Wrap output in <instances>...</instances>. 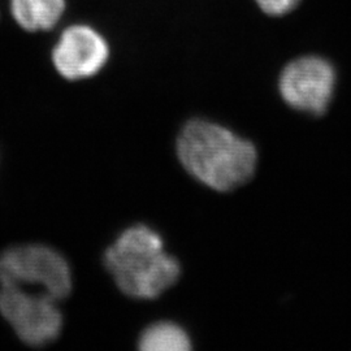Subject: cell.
<instances>
[{
    "mask_svg": "<svg viewBox=\"0 0 351 351\" xmlns=\"http://www.w3.org/2000/svg\"><path fill=\"white\" fill-rule=\"evenodd\" d=\"M177 154L190 175L217 191H229L249 181L258 163V152L250 141L202 119L182 128Z\"/></svg>",
    "mask_w": 351,
    "mask_h": 351,
    "instance_id": "6da1fadb",
    "label": "cell"
},
{
    "mask_svg": "<svg viewBox=\"0 0 351 351\" xmlns=\"http://www.w3.org/2000/svg\"><path fill=\"white\" fill-rule=\"evenodd\" d=\"M104 264L119 289L137 300L158 298L175 285L181 272L162 237L147 226L124 230L106 251Z\"/></svg>",
    "mask_w": 351,
    "mask_h": 351,
    "instance_id": "7a4b0ae2",
    "label": "cell"
},
{
    "mask_svg": "<svg viewBox=\"0 0 351 351\" xmlns=\"http://www.w3.org/2000/svg\"><path fill=\"white\" fill-rule=\"evenodd\" d=\"M37 285L53 300L72 291V272L59 251L45 245L13 246L0 254V287Z\"/></svg>",
    "mask_w": 351,
    "mask_h": 351,
    "instance_id": "3957f363",
    "label": "cell"
},
{
    "mask_svg": "<svg viewBox=\"0 0 351 351\" xmlns=\"http://www.w3.org/2000/svg\"><path fill=\"white\" fill-rule=\"evenodd\" d=\"M56 302L43 291L33 294L24 288L0 287V314L30 346H43L59 337L63 316Z\"/></svg>",
    "mask_w": 351,
    "mask_h": 351,
    "instance_id": "277c9868",
    "label": "cell"
},
{
    "mask_svg": "<svg viewBox=\"0 0 351 351\" xmlns=\"http://www.w3.org/2000/svg\"><path fill=\"white\" fill-rule=\"evenodd\" d=\"M278 85L282 99L291 108L310 114H323L333 98L336 72L326 59L304 56L285 66Z\"/></svg>",
    "mask_w": 351,
    "mask_h": 351,
    "instance_id": "5b68a950",
    "label": "cell"
},
{
    "mask_svg": "<svg viewBox=\"0 0 351 351\" xmlns=\"http://www.w3.org/2000/svg\"><path fill=\"white\" fill-rule=\"evenodd\" d=\"M110 58L107 39L95 27L80 23L64 27L51 51L55 71L68 81L98 75Z\"/></svg>",
    "mask_w": 351,
    "mask_h": 351,
    "instance_id": "8992f818",
    "label": "cell"
},
{
    "mask_svg": "<svg viewBox=\"0 0 351 351\" xmlns=\"http://www.w3.org/2000/svg\"><path fill=\"white\" fill-rule=\"evenodd\" d=\"M66 0H10L14 24L30 34L47 33L63 20Z\"/></svg>",
    "mask_w": 351,
    "mask_h": 351,
    "instance_id": "52a82bcc",
    "label": "cell"
},
{
    "mask_svg": "<svg viewBox=\"0 0 351 351\" xmlns=\"http://www.w3.org/2000/svg\"><path fill=\"white\" fill-rule=\"evenodd\" d=\"M139 349L143 351H186L191 341L184 328L173 322H159L147 326L141 339Z\"/></svg>",
    "mask_w": 351,
    "mask_h": 351,
    "instance_id": "ba28073f",
    "label": "cell"
},
{
    "mask_svg": "<svg viewBox=\"0 0 351 351\" xmlns=\"http://www.w3.org/2000/svg\"><path fill=\"white\" fill-rule=\"evenodd\" d=\"M256 3L264 12L280 16L294 10L300 0H256Z\"/></svg>",
    "mask_w": 351,
    "mask_h": 351,
    "instance_id": "9c48e42d",
    "label": "cell"
}]
</instances>
